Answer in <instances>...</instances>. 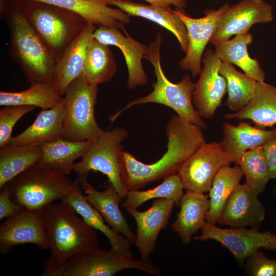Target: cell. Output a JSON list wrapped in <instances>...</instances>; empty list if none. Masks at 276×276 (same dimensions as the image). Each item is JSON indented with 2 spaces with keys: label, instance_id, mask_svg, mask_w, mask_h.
Listing matches in <instances>:
<instances>
[{
  "label": "cell",
  "instance_id": "484cf974",
  "mask_svg": "<svg viewBox=\"0 0 276 276\" xmlns=\"http://www.w3.org/2000/svg\"><path fill=\"white\" fill-rule=\"evenodd\" d=\"M179 206L180 210L171 227L182 242L188 244L206 223L210 199L204 193L188 191L181 198Z\"/></svg>",
  "mask_w": 276,
  "mask_h": 276
},
{
  "label": "cell",
  "instance_id": "8fae6325",
  "mask_svg": "<svg viewBox=\"0 0 276 276\" xmlns=\"http://www.w3.org/2000/svg\"><path fill=\"white\" fill-rule=\"evenodd\" d=\"M194 239L201 241L212 240L219 242L240 263L261 248L276 250V234L269 231L260 232L255 227L222 228L206 222L201 229L200 235L195 236Z\"/></svg>",
  "mask_w": 276,
  "mask_h": 276
},
{
  "label": "cell",
  "instance_id": "ba28073f",
  "mask_svg": "<svg viewBox=\"0 0 276 276\" xmlns=\"http://www.w3.org/2000/svg\"><path fill=\"white\" fill-rule=\"evenodd\" d=\"M128 135L123 127L104 131L81 160L75 163L73 171L85 176L91 171L103 173L107 177L111 186L125 198L128 190L122 180L120 158L124 148L122 142Z\"/></svg>",
  "mask_w": 276,
  "mask_h": 276
},
{
  "label": "cell",
  "instance_id": "83f0119b",
  "mask_svg": "<svg viewBox=\"0 0 276 276\" xmlns=\"http://www.w3.org/2000/svg\"><path fill=\"white\" fill-rule=\"evenodd\" d=\"M94 141H72L61 138L39 147L42 157L37 164L67 176L74 170L75 160L82 157Z\"/></svg>",
  "mask_w": 276,
  "mask_h": 276
},
{
  "label": "cell",
  "instance_id": "4316f807",
  "mask_svg": "<svg viewBox=\"0 0 276 276\" xmlns=\"http://www.w3.org/2000/svg\"><path fill=\"white\" fill-rule=\"evenodd\" d=\"M226 119H249L256 126L266 128L276 125V87L257 82L251 100L241 110L223 114Z\"/></svg>",
  "mask_w": 276,
  "mask_h": 276
},
{
  "label": "cell",
  "instance_id": "4fadbf2b",
  "mask_svg": "<svg viewBox=\"0 0 276 276\" xmlns=\"http://www.w3.org/2000/svg\"><path fill=\"white\" fill-rule=\"evenodd\" d=\"M274 19L273 7L263 0H242L229 6L222 14L210 42L229 39L234 35L247 33L258 23H269Z\"/></svg>",
  "mask_w": 276,
  "mask_h": 276
},
{
  "label": "cell",
  "instance_id": "d6a6232c",
  "mask_svg": "<svg viewBox=\"0 0 276 276\" xmlns=\"http://www.w3.org/2000/svg\"><path fill=\"white\" fill-rule=\"evenodd\" d=\"M219 73L226 79L228 96L225 105L233 112L241 110L253 98L257 81L238 71L232 64L222 61Z\"/></svg>",
  "mask_w": 276,
  "mask_h": 276
},
{
  "label": "cell",
  "instance_id": "6da1fadb",
  "mask_svg": "<svg viewBox=\"0 0 276 276\" xmlns=\"http://www.w3.org/2000/svg\"><path fill=\"white\" fill-rule=\"evenodd\" d=\"M202 129L174 115L166 128L167 150L159 159L145 164L123 150L120 158L121 174L128 191L139 190L153 181L177 174L188 158L205 143Z\"/></svg>",
  "mask_w": 276,
  "mask_h": 276
},
{
  "label": "cell",
  "instance_id": "7a4b0ae2",
  "mask_svg": "<svg viewBox=\"0 0 276 276\" xmlns=\"http://www.w3.org/2000/svg\"><path fill=\"white\" fill-rule=\"evenodd\" d=\"M0 15L9 33L10 56L27 81L53 85L56 60L30 24L22 1L0 2Z\"/></svg>",
  "mask_w": 276,
  "mask_h": 276
},
{
  "label": "cell",
  "instance_id": "3957f363",
  "mask_svg": "<svg viewBox=\"0 0 276 276\" xmlns=\"http://www.w3.org/2000/svg\"><path fill=\"white\" fill-rule=\"evenodd\" d=\"M51 255L46 260L60 267L76 255L98 246L95 229L68 204L51 203L41 210Z\"/></svg>",
  "mask_w": 276,
  "mask_h": 276
},
{
  "label": "cell",
  "instance_id": "74e56055",
  "mask_svg": "<svg viewBox=\"0 0 276 276\" xmlns=\"http://www.w3.org/2000/svg\"><path fill=\"white\" fill-rule=\"evenodd\" d=\"M246 267L250 275L276 276V260L267 258L259 250L246 259Z\"/></svg>",
  "mask_w": 276,
  "mask_h": 276
},
{
  "label": "cell",
  "instance_id": "ffe728a7",
  "mask_svg": "<svg viewBox=\"0 0 276 276\" xmlns=\"http://www.w3.org/2000/svg\"><path fill=\"white\" fill-rule=\"evenodd\" d=\"M96 28L95 25L89 24L56 61L53 85L60 96H63L66 88L74 80L82 76L87 50Z\"/></svg>",
  "mask_w": 276,
  "mask_h": 276
},
{
  "label": "cell",
  "instance_id": "2e32d148",
  "mask_svg": "<svg viewBox=\"0 0 276 276\" xmlns=\"http://www.w3.org/2000/svg\"><path fill=\"white\" fill-rule=\"evenodd\" d=\"M174 202L172 200L158 198L152 202L147 210L141 212L137 209L126 210L136 224L134 245L141 257L149 258L155 248L160 232L169 223Z\"/></svg>",
  "mask_w": 276,
  "mask_h": 276
},
{
  "label": "cell",
  "instance_id": "603a6c76",
  "mask_svg": "<svg viewBox=\"0 0 276 276\" xmlns=\"http://www.w3.org/2000/svg\"><path fill=\"white\" fill-rule=\"evenodd\" d=\"M29 1V0H19ZM52 4L83 17L89 24L116 27L123 30L130 21V16L119 8H114L104 0H32Z\"/></svg>",
  "mask_w": 276,
  "mask_h": 276
},
{
  "label": "cell",
  "instance_id": "cb8c5ba5",
  "mask_svg": "<svg viewBox=\"0 0 276 276\" xmlns=\"http://www.w3.org/2000/svg\"><path fill=\"white\" fill-rule=\"evenodd\" d=\"M222 129L223 136L219 145L224 152L234 157L236 164H238L246 152L262 146L266 141L276 136V128L267 130L244 122L237 125L224 122Z\"/></svg>",
  "mask_w": 276,
  "mask_h": 276
},
{
  "label": "cell",
  "instance_id": "9c48e42d",
  "mask_svg": "<svg viewBox=\"0 0 276 276\" xmlns=\"http://www.w3.org/2000/svg\"><path fill=\"white\" fill-rule=\"evenodd\" d=\"M129 269L155 276L162 275L160 267L149 258L135 259L119 255L98 246L80 252L64 265L62 276H114Z\"/></svg>",
  "mask_w": 276,
  "mask_h": 276
},
{
  "label": "cell",
  "instance_id": "1f68e13d",
  "mask_svg": "<svg viewBox=\"0 0 276 276\" xmlns=\"http://www.w3.org/2000/svg\"><path fill=\"white\" fill-rule=\"evenodd\" d=\"M117 69L108 45L93 38L87 50L82 76L89 83L98 85L110 81Z\"/></svg>",
  "mask_w": 276,
  "mask_h": 276
},
{
  "label": "cell",
  "instance_id": "f1b7e54d",
  "mask_svg": "<svg viewBox=\"0 0 276 276\" xmlns=\"http://www.w3.org/2000/svg\"><path fill=\"white\" fill-rule=\"evenodd\" d=\"M252 42V36L249 32L238 34L232 39L215 43L214 52L222 61L234 64L257 82H264L265 72L258 60L251 58L247 52V45Z\"/></svg>",
  "mask_w": 276,
  "mask_h": 276
},
{
  "label": "cell",
  "instance_id": "5b68a950",
  "mask_svg": "<svg viewBox=\"0 0 276 276\" xmlns=\"http://www.w3.org/2000/svg\"><path fill=\"white\" fill-rule=\"evenodd\" d=\"M22 2L30 24L56 61L90 24L66 9L36 1Z\"/></svg>",
  "mask_w": 276,
  "mask_h": 276
},
{
  "label": "cell",
  "instance_id": "44dd1931",
  "mask_svg": "<svg viewBox=\"0 0 276 276\" xmlns=\"http://www.w3.org/2000/svg\"><path fill=\"white\" fill-rule=\"evenodd\" d=\"M61 201L72 206L89 225L101 232L109 241L111 246L110 250L112 252L125 257L134 258L131 250V243L124 236L105 224L102 216L82 194V188L77 178L74 181L71 192Z\"/></svg>",
  "mask_w": 276,
  "mask_h": 276
},
{
  "label": "cell",
  "instance_id": "e0dca14e",
  "mask_svg": "<svg viewBox=\"0 0 276 276\" xmlns=\"http://www.w3.org/2000/svg\"><path fill=\"white\" fill-rule=\"evenodd\" d=\"M98 27L93 33V38L103 44L117 47L124 55L128 70V89L145 85L148 78L143 67L142 59L147 46L132 38L125 29L122 33L118 28Z\"/></svg>",
  "mask_w": 276,
  "mask_h": 276
},
{
  "label": "cell",
  "instance_id": "7bdbcfd3",
  "mask_svg": "<svg viewBox=\"0 0 276 276\" xmlns=\"http://www.w3.org/2000/svg\"><path fill=\"white\" fill-rule=\"evenodd\" d=\"M11 1V0H0V2H6V1Z\"/></svg>",
  "mask_w": 276,
  "mask_h": 276
},
{
  "label": "cell",
  "instance_id": "b9f144b4",
  "mask_svg": "<svg viewBox=\"0 0 276 276\" xmlns=\"http://www.w3.org/2000/svg\"><path fill=\"white\" fill-rule=\"evenodd\" d=\"M273 193H276V185H275L274 188H273Z\"/></svg>",
  "mask_w": 276,
  "mask_h": 276
},
{
  "label": "cell",
  "instance_id": "30bf717a",
  "mask_svg": "<svg viewBox=\"0 0 276 276\" xmlns=\"http://www.w3.org/2000/svg\"><path fill=\"white\" fill-rule=\"evenodd\" d=\"M236 160L224 152L219 143H204L182 165L177 172L186 191L205 193L211 189L213 179L224 166Z\"/></svg>",
  "mask_w": 276,
  "mask_h": 276
},
{
  "label": "cell",
  "instance_id": "d6986e66",
  "mask_svg": "<svg viewBox=\"0 0 276 276\" xmlns=\"http://www.w3.org/2000/svg\"><path fill=\"white\" fill-rule=\"evenodd\" d=\"M87 177L78 175L77 178L86 194L85 197L88 202L99 213L110 227L134 245L135 234L130 229L119 206L122 199L121 196L112 186L103 191L96 190L89 182Z\"/></svg>",
  "mask_w": 276,
  "mask_h": 276
},
{
  "label": "cell",
  "instance_id": "52a82bcc",
  "mask_svg": "<svg viewBox=\"0 0 276 276\" xmlns=\"http://www.w3.org/2000/svg\"><path fill=\"white\" fill-rule=\"evenodd\" d=\"M98 85L81 76L67 86L62 98L63 139L72 141H94L104 130L97 123L95 106Z\"/></svg>",
  "mask_w": 276,
  "mask_h": 276
},
{
  "label": "cell",
  "instance_id": "60d3db41",
  "mask_svg": "<svg viewBox=\"0 0 276 276\" xmlns=\"http://www.w3.org/2000/svg\"><path fill=\"white\" fill-rule=\"evenodd\" d=\"M147 2L150 5L161 6V7H170L171 5H174L176 8L183 11L184 8L186 7L187 0H144Z\"/></svg>",
  "mask_w": 276,
  "mask_h": 276
},
{
  "label": "cell",
  "instance_id": "d4e9b609",
  "mask_svg": "<svg viewBox=\"0 0 276 276\" xmlns=\"http://www.w3.org/2000/svg\"><path fill=\"white\" fill-rule=\"evenodd\" d=\"M63 108L59 105L41 110L35 121L21 133L12 136L11 145L40 146L63 138Z\"/></svg>",
  "mask_w": 276,
  "mask_h": 276
},
{
  "label": "cell",
  "instance_id": "8d00e7d4",
  "mask_svg": "<svg viewBox=\"0 0 276 276\" xmlns=\"http://www.w3.org/2000/svg\"><path fill=\"white\" fill-rule=\"evenodd\" d=\"M35 108L31 105H10L0 109V148L8 145L12 139V131L18 121Z\"/></svg>",
  "mask_w": 276,
  "mask_h": 276
},
{
  "label": "cell",
  "instance_id": "836d02e7",
  "mask_svg": "<svg viewBox=\"0 0 276 276\" xmlns=\"http://www.w3.org/2000/svg\"><path fill=\"white\" fill-rule=\"evenodd\" d=\"M62 101V97L53 85L47 83L31 84L27 89L17 92L0 91V105H31L45 110L54 107Z\"/></svg>",
  "mask_w": 276,
  "mask_h": 276
},
{
  "label": "cell",
  "instance_id": "4dcf8cb0",
  "mask_svg": "<svg viewBox=\"0 0 276 276\" xmlns=\"http://www.w3.org/2000/svg\"><path fill=\"white\" fill-rule=\"evenodd\" d=\"M244 176L241 167L236 164L222 167L215 175L209 192L210 208L206 222L216 224L229 197Z\"/></svg>",
  "mask_w": 276,
  "mask_h": 276
},
{
  "label": "cell",
  "instance_id": "8992f818",
  "mask_svg": "<svg viewBox=\"0 0 276 276\" xmlns=\"http://www.w3.org/2000/svg\"><path fill=\"white\" fill-rule=\"evenodd\" d=\"M74 182L66 175L34 165L18 174L7 185L11 199L24 209L39 211L72 190Z\"/></svg>",
  "mask_w": 276,
  "mask_h": 276
},
{
  "label": "cell",
  "instance_id": "e575fe53",
  "mask_svg": "<svg viewBox=\"0 0 276 276\" xmlns=\"http://www.w3.org/2000/svg\"><path fill=\"white\" fill-rule=\"evenodd\" d=\"M182 182L177 174L169 176L156 187L145 191H128L122 206L127 210L137 209L148 200L165 198L172 200L175 205H179L183 195Z\"/></svg>",
  "mask_w": 276,
  "mask_h": 276
},
{
  "label": "cell",
  "instance_id": "277c9868",
  "mask_svg": "<svg viewBox=\"0 0 276 276\" xmlns=\"http://www.w3.org/2000/svg\"><path fill=\"white\" fill-rule=\"evenodd\" d=\"M162 42L158 33L155 40L147 48L144 58L153 65L156 81L152 84L153 90L149 94L135 99L127 104L109 119L113 122L124 111L135 105L157 103L166 106L174 110L181 119L205 129L206 125L199 115L192 101L195 83L191 76L184 75L177 83L171 82L165 75L160 63V50Z\"/></svg>",
  "mask_w": 276,
  "mask_h": 276
},
{
  "label": "cell",
  "instance_id": "9a60e30c",
  "mask_svg": "<svg viewBox=\"0 0 276 276\" xmlns=\"http://www.w3.org/2000/svg\"><path fill=\"white\" fill-rule=\"evenodd\" d=\"M26 243L33 244L40 249L49 248L41 210L24 209L7 218L0 226V252H10L13 247Z\"/></svg>",
  "mask_w": 276,
  "mask_h": 276
},
{
  "label": "cell",
  "instance_id": "f35d334b",
  "mask_svg": "<svg viewBox=\"0 0 276 276\" xmlns=\"http://www.w3.org/2000/svg\"><path fill=\"white\" fill-rule=\"evenodd\" d=\"M24 209L11 199L7 184L4 186L0 193V220L16 215Z\"/></svg>",
  "mask_w": 276,
  "mask_h": 276
},
{
  "label": "cell",
  "instance_id": "ab89813d",
  "mask_svg": "<svg viewBox=\"0 0 276 276\" xmlns=\"http://www.w3.org/2000/svg\"><path fill=\"white\" fill-rule=\"evenodd\" d=\"M268 166L270 179H276V136L266 141L262 146Z\"/></svg>",
  "mask_w": 276,
  "mask_h": 276
},
{
  "label": "cell",
  "instance_id": "f546056e",
  "mask_svg": "<svg viewBox=\"0 0 276 276\" xmlns=\"http://www.w3.org/2000/svg\"><path fill=\"white\" fill-rule=\"evenodd\" d=\"M42 157L39 146L7 145L0 150V189Z\"/></svg>",
  "mask_w": 276,
  "mask_h": 276
},
{
  "label": "cell",
  "instance_id": "ac0fdd59",
  "mask_svg": "<svg viewBox=\"0 0 276 276\" xmlns=\"http://www.w3.org/2000/svg\"><path fill=\"white\" fill-rule=\"evenodd\" d=\"M265 215L258 196L245 183H240L226 202L217 223L232 227L258 228Z\"/></svg>",
  "mask_w": 276,
  "mask_h": 276
},
{
  "label": "cell",
  "instance_id": "7402d4cb",
  "mask_svg": "<svg viewBox=\"0 0 276 276\" xmlns=\"http://www.w3.org/2000/svg\"><path fill=\"white\" fill-rule=\"evenodd\" d=\"M107 5L114 6L129 15L151 20L171 32L177 38L181 50L186 52L188 41L185 24L170 7L156 6L133 2L129 0H104Z\"/></svg>",
  "mask_w": 276,
  "mask_h": 276
},
{
  "label": "cell",
  "instance_id": "7c38bea8",
  "mask_svg": "<svg viewBox=\"0 0 276 276\" xmlns=\"http://www.w3.org/2000/svg\"><path fill=\"white\" fill-rule=\"evenodd\" d=\"M230 6L226 4L217 10H206L205 16L194 18L176 8V14L185 25L188 45L186 56L179 61L183 70H189L193 77L200 74L204 50L215 32L219 19Z\"/></svg>",
  "mask_w": 276,
  "mask_h": 276
},
{
  "label": "cell",
  "instance_id": "d590c367",
  "mask_svg": "<svg viewBox=\"0 0 276 276\" xmlns=\"http://www.w3.org/2000/svg\"><path fill=\"white\" fill-rule=\"evenodd\" d=\"M246 177L245 184L257 196L265 189L270 179L262 146L246 152L238 164Z\"/></svg>",
  "mask_w": 276,
  "mask_h": 276
},
{
  "label": "cell",
  "instance_id": "5bb4252c",
  "mask_svg": "<svg viewBox=\"0 0 276 276\" xmlns=\"http://www.w3.org/2000/svg\"><path fill=\"white\" fill-rule=\"evenodd\" d=\"M203 66L199 78L195 83L193 93V105L202 119L213 118L217 109L221 106L227 91L225 78L219 73L222 61L214 51L207 50L202 60Z\"/></svg>",
  "mask_w": 276,
  "mask_h": 276
}]
</instances>
